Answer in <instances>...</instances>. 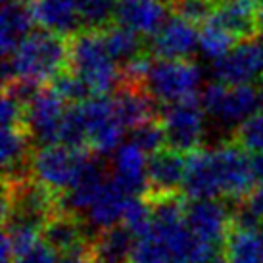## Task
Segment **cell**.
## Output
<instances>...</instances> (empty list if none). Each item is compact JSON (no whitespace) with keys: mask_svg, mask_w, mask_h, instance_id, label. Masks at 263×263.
<instances>
[{"mask_svg":"<svg viewBox=\"0 0 263 263\" xmlns=\"http://www.w3.org/2000/svg\"><path fill=\"white\" fill-rule=\"evenodd\" d=\"M137 236L125 223L104 229L95 238V257L104 263H131Z\"/></svg>","mask_w":263,"mask_h":263,"instance_id":"obj_22","label":"cell"},{"mask_svg":"<svg viewBox=\"0 0 263 263\" xmlns=\"http://www.w3.org/2000/svg\"><path fill=\"white\" fill-rule=\"evenodd\" d=\"M81 111L85 119L88 148L98 156H108L119 148L125 135V127L117 116L114 100L104 96H92L81 102Z\"/></svg>","mask_w":263,"mask_h":263,"instance_id":"obj_7","label":"cell"},{"mask_svg":"<svg viewBox=\"0 0 263 263\" xmlns=\"http://www.w3.org/2000/svg\"><path fill=\"white\" fill-rule=\"evenodd\" d=\"M90 152L92 150L88 148L79 150L66 144L37 146L33 154V165H31L33 177L41 181L46 189L56 192L58 196H64L75 184Z\"/></svg>","mask_w":263,"mask_h":263,"instance_id":"obj_4","label":"cell"},{"mask_svg":"<svg viewBox=\"0 0 263 263\" xmlns=\"http://www.w3.org/2000/svg\"><path fill=\"white\" fill-rule=\"evenodd\" d=\"M131 263H171L167 250L158 238V234L154 233V229L137 238L131 254Z\"/></svg>","mask_w":263,"mask_h":263,"instance_id":"obj_29","label":"cell"},{"mask_svg":"<svg viewBox=\"0 0 263 263\" xmlns=\"http://www.w3.org/2000/svg\"><path fill=\"white\" fill-rule=\"evenodd\" d=\"M25 2H31V0H25Z\"/></svg>","mask_w":263,"mask_h":263,"instance_id":"obj_40","label":"cell"},{"mask_svg":"<svg viewBox=\"0 0 263 263\" xmlns=\"http://www.w3.org/2000/svg\"><path fill=\"white\" fill-rule=\"evenodd\" d=\"M186 158L173 148H161L148 156V189L144 198L177 196L183 192Z\"/></svg>","mask_w":263,"mask_h":263,"instance_id":"obj_11","label":"cell"},{"mask_svg":"<svg viewBox=\"0 0 263 263\" xmlns=\"http://www.w3.org/2000/svg\"><path fill=\"white\" fill-rule=\"evenodd\" d=\"M29 6L35 23L44 31L64 39H71L83 31L77 0H31Z\"/></svg>","mask_w":263,"mask_h":263,"instance_id":"obj_17","label":"cell"},{"mask_svg":"<svg viewBox=\"0 0 263 263\" xmlns=\"http://www.w3.org/2000/svg\"><path fill=\"white\" fill-rule=\"evenodd\" d=\"M58 144H66L69 148H79V150L88 148L87 129H85L81 104H69L67 106L64 119H62V127H60Z\"/></svg>","mask_w":263,"mask_h":263,"instance_id":"obj_25","label":"cell"},{"mask_svg":"<svg viewBox=\"0 0 263 263\" xmlns=\"http://www.w3.org/2000/svg\"><path fill=\"white\" fill-rule=\"evenodd\" d=\"M96 234L98 233L90 229L85 215L69 212V210H58L44 225L41 236L48 246L62 254L71 248H77L81 244L95 242Z\"/></svg>","mask_w":263,"mask_h":263,"instance_id":"obj_15","label":"cell"},{"mask_svg":"<svg viewBox=\"0 0 263 263\" xmlns=\"http://www.w3.org/2000/svg\"><path fill=\"white\" fill-rule=\"evenodd\" d=\"M92 259H95V242L81 244L58 256V263H92Z\"/></svg>","mask_w":263,"mask_h":263,"instance_id":"obj_33","label":"cell"},{"mask_svg":"<svg viewBox=\"0 0 263 263\" xmlns=\"http://www.w3.org/2000/svg\"><path fill=\"white\" fill-rule=\"evenodd\" d=\"M100 33H102V39L110 54L121 66L148 50V39L116 22L102 27Z\"/></svg>","mask_w":263,"mask_h":263,"instance_id":"obj_23","label":"cell"},{"mask_svg":"<svg viewBox=\"0 0 263 263\" xmlns=\"http://www.w3.org/2000/svg\"><path fill=\"white\" fill-rule=\"evenodd\" d=\"M92 263H104V261H100V259H96V257H95V259H92Z\"/></svg>","mask_w":263,"mask_h":263,"instance_id":"obj_37","label":"cell"},{"mask_svg":"<svg viewBox=\"0 0 263 263\" xmlns=\"http://www.w3.org/2000/svg\"><path fill=\"white\" fill-rule=\"evenodd\" d=\"M69 43V66L88 88L92 96H104L116 90L121 81V66L110 54L100 29H83Z\"/></svg>","mask_w":263,"mask_h":263,"instance_id":"obj_2","label":"cell"},{"mask_svg":"<svg viewBox=\"0 0 263 263\" xmlns=\"http://www.w3.org/2000/svg\"><path fill=\"white\" fill-rule=\"evenodd\" d=\"M257 22H259V31L263 33V0H259L257 4Z\"/></svg>","mask_w":263,"mask_h":263,"instance_id":"obj_35","label":"cell"},{"mask_svg":"<svg viewBox=\"0 0 263 263\" xmlns=\"http://www.w3.org/2000/svg\"><path fill=\"white\" fill-rule=\"evenodd\" d=\"M212 20L229 31L238 43L257 39L261 33L256 0H217Z\"/></svg>","mask_w":263,"mask_h":263,"instance_id":"obj_19","label":"cell"},{"mask_svg":"<svg viewBox=\"0 0 263 263\" xmlns=\"http://www.w3.org/2000/svg\"><path fill=\"white\" fill-rule=\"evenodd\" d=\"M213 77L225 85L263 83V41L250 39L233 46L223 58L213 62Z\"/></svg>","mask_w":263,"mask_h":263,"instance_id":"obj_9","label":"cell"},{"mask_svg":"<svg viewBox=\"0 0 263 263\" xmlns=\"http://www.w3.org/2000/svg\"><path fill=\"white\" fill-rule=\"evenodd\" d=\"M167 146L183 154L200 150L205 139V110L200 98L167 104L161 110Z\"/></svg>","mask_w":263,"mask_h":263,"instance_id":"obj_6","label":"cell"},{"mask_svg":"<svg viewBox=\"0 0 263 263\" xmlns=\"http://www.w3.org/2000/svg\"><path fill=\"white\" fill-rule=\"evenodd\" d=\"M248 154H263V110L244 119L233 131L231 139Z\"/></svg>","mask_w":263,"mask_h":263,"instance_id":"obj_26","label":"cell"},{"mask_svg":"<svg viewBox=\"0 0 263 263\" xmlns=\"http://www.w3.org/2000/svg\"><path fill=\"white\" fill-rule=\"evenodd\" d=\"M234 43H236V39L213 20L205 22L200 27V52L204 54L205 58L213 60V62L223 58L227 52L234 46Z\"/></svg>","mask_w":263,"mask_h":263,"instance_id":"obj_24","label":"cell"},{"mask_svg":"<svg viewBox=\"0 0 263 263\" xmlns=\"http://www.w3.org/2000/svg\"><path fill=\"white\" fill-rule=\"evenodd\" d=\"M252 167H254L256 181L257 183H263V154H254V158H252Z\"/></svg>","mask_w":263,"mask_h":263,"instance_id":"obj_34","label":"cell"},{"mask_svg":"<svg viewBox=\"0 0 263 263\" xmlns=\"http://www.w3.org/2000/svg\"><path fill=\"white\" fill-rule=\"evenodd\" d=\"M221 256L229 263H263V233L248 227H231Z\"/></svg>","mask_w":263,"mask_h":263,"instance_id":"obj_21","label":"cell"},{"mask_svg":"<svg viewBox=\"0 0 263 263\" xmlns=\"http://www.w3.org/2000/svg\"><path fill=\"white\" fill-rule=\"evenodd\" d=\"M69 66L67 39L50 31H31L8 58H4V83L12 79L54 83Z\"/></svg>","mask_w":263,"mask_h":263,"instance_id":"obj_1","label":"cell"},{"mask_svg":"<svg viewBox=\"0 0 263 263\" xmlns=\"http://www.w3.org/2000/svg\"><path fill=\"white\" fill-rule=\"evenodd\" d=\"M202 106L205 116L219 127L229 131V139L238 125L263 110V83L259 85H225L215 81L202 90Z\"/></svg>","mask_w":263,"mask_h":263,"instance_id":"obj_3","label":"cell"},{"mask_svg":"<svg viewBox=\"0 0 263 263\" xmlns=\"http://www.w3.org/2000/svg\"><path fill=\"white\" fill-rule=\"evenodd\" d=\"M35 23L29 2L25 0H4L2 8V54L8 58L12 52L20 46L23 39L31 33V27Z\"/></svg>","mask_w":263,"mask_h":263,"instance_id":"obj_20","label":"cell"},{"mask_svg":"<svg viewBox=\"0 0 263 263\" xmlns=\"http://www.w3.org/2000/svg\"><path fill=\"white\" fill-rule=\"evenodd\" d=\"M50 85L56 88L69 104H81V102H85V100H88V98H92L90 88H88L73 71H69V69H66L60 77H56L54 83H50Z\"/></svg>","mask_w":263,"mask_h":263,"instance_id":"obj_31","label":"cell"},{"mask_svg":"<svg viewBox=\"0 0 263 263\" xmlns=\"http://www.w3.org/2000/svg\"><path fill=\"white\" fill-rule=\"evenodd\" d=\"M184 221L200 240L221 250L233 227V205L219 198L189 200L184 204Z\"/></svg>","mask_w":263,"mask_h":263,"instance_id":"obj_10","label":"cell"},{"mask_svg":"<svg viewBox=\"0 0 263 263\" xmlns=\"http://www.w3.org/2000/svg\"><path fill=\"white\" fill-rule=\"evenodd\" d=\"M169 6L173 15H179L186 22L202 27L205 22L212 20L217 0H173Z\"/></svg>","mask_w":263,"mask_h":263,"instance_id":"obj_30","label":"cell"},{"mask_svg":"<svg viewBox=\"0 0 263 263\" xmlns=\"http://www.w3.org/2000/svg\"><path fill=\"white\" fill-rule=\"evenodd\" d=\"M129 142L137 144V146H139L140 150H144L148 156L167 146V139H165V131H163L161 117L150 119L146 123L137 125V127L129 129Z\"/></svg>","mask_w":263,"mask_h":263,"instance_id":"obj_27","label":"cell"},{"mask_svg":"<svg viewBox=\"0 0 263 263\" xmlns=\"http://www.w3.org/2000/svg\"><path fill=\"white\" fill-rule=\"evenodd\" d=\"M83 29H102L114 22V0H77Z\"/></svg>","mask_w":263,"mask_h":263,"instance_id":"obj_28","label":"cell"},{"mask_svg":"<svg viewBox=\"0 0 263 263\" xmlns=\"http://www.w3.org/2000/svg\"><path fill=\"white\" fill-rule=\"evenodd\" d=\"M167 2H169V4H171V2H173V0H167Z\"/></svg>","mask_w":263,"mask_h":263,"instance_id":"obj_38","label":"cell"},{"mask_svg":"<svg viewBox=\"0 0 263 263\" xmlns=\"http://www.w3.org/2000/svg\"><path fill=\"white\" fill-rule=\"evenodd\" d=\"M111 100L121 123L127 129H133L137 125H142L161 116V111L158 110V100L148 90L146 81L121 79L114 90Z\"/></svg>","mask_w":263,"mask_h":263,"instance_id":"obj_13","label":"cell"},{"mask_svg":"<svg viewBox=\"0 0 263 263\" xmlns=\"http://www.w3.org/2000/svg\"><path fill=\"white\" fill-rule=\"evenodd\" d=\"M261 233H263V225H261Z\"/></svg>","mask_w":263,"mask_h":263,"instance_id":"obj_39","label":"cell"},{"mask_svg":"<svg viewBox=\"0 0 263 263\" xmlns=\"http://www.w3.org/2000/svg\"><path fill=\"white\" fill-rule=\"evenodd\" d=\"M202 71L192 60L154 58L146 75V87L158 102L175 104L198 98Z\"/></svg>","mask_w":263,"mask_h":263,"instance_id":"obj_5","label":"cell"},{"mask_svg":"<svg viewBox=\"0 0 263 263\" xmlns=\"http://www.w3.org/2000/svg\"><path fill=\"white\" fill-rule=\"evenodd\" d=\"M14 263H58V256H56V250L52 248V246H48L41 238L31 248L15 254Z\"/></svg>","mask_w":263,"mask_h":263,"instance_id":"obj_32","label":"cell"},{"mask_svg":"<svg viewBox=\"0 0 263 263\" xmlns=\"http://www.w3.org/2000/svg\"><path fill=\"white\" fill-rule=\"evenodd\" d=\"M200 46L198 25L179 15H169L161 29L148 39V50L154 58L161 60H190Z\"/></svg>","mask_w":263,"mask_h":263,"instance_id":"obj_12","label":"cell"},{"mask_svg":"<svg viewBox=\"0 0 263 263\" xmlns=\"http://www.w3.org/2000/svg\"><path fill=\"white\" fill-rule=\"evenodd\" d=\"M67 104L69 102L52 85H43L31 98L25 110V127L35 140V146L58 144L60 127Z\"/></svg>","mask_w":263,"mask_h":263,"instance_id":"obj_8","label":"cell"},{"mask_svg":"<svg viewBox=\"0 0 263 263\" xmlns=\"http://www.w3.org/2000/svg\"><path fill=\"white\" fill-rule=\"evenodd\" d=\"M131 198L133 194H129L110 175L106 179V183L102 184V189L98 190L92 204L88 205V210L85 212V219L95 233L119 225V223H123L125 210H127V204Z\"/></svg>","mask_w":263,"mask_h":263,"instance_id":"obj_16","label":"cell"},{"mask_svg":"<svg viewBox=\"0 0 263 263\" xmlns=\"http://www.w3.org/2000/svg\"><path fill=\"white\" fill-rule=\"evenodd\" d=\"M210 263H229V261H227V259H225V257H223V256H217V257H215V259H212V261H210Z\"/></svg>","mask_w":263,"mask_h":263,"instance_id":"obj_36","label":"cell"},{"mask_svg":"<svg viewBox=\"0 0 263 263\" xmlns=\"http://www.w3.org/2000/svg\"><path fill=\"white\" fill-rule=\"evenodd\" d=\"M111 177L133 196H144L148 189V154L137 144L119 146L111 161Z\"/></svg>","mask_w":263,"mask_h":263,"instance_id":"obj_18","label":"cell"},{"mask_svg":"<svg viewBox=\"0 0 263 263\" xmlns=\"http://www.w3.org/2000/svg\"><path fill=\"white\" fill-rule=\"evenodd\" d=\"M169 12L167 0H117L114 22L150 39L169 20Z\"/></svg>","mask_w":263,"mask_h":263,"instance_id":"obj_14","label":"cell"}]
</instances>
